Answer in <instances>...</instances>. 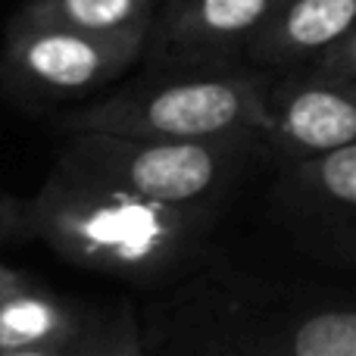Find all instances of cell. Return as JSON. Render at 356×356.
<instances>
[{"label":"cell","instance_id":"6da1fadb","mask_svg":"<svg viewBox=\"0 0 356 356\" xmlns=\"http://www.w3.org/2000/svg\"><path fill=\"white\" fill-rule=\"evenodd\" d=\"M219 209L172 207L56 156L29 197V234L60 259L131 284H166L197 266Z\"/></svg>","mask_w":356,"mask_h":356},{"label":"cell","instance_id":"7a4b0ae2","mask_svg":"<svg viewBox=\"0 0 356 356\" xmlns=\"http://www.w3.org/2000/svg\"><path fill=\"white\" fill-rule=\"evenodd\" d=\"M147 353L356 356V297L194 272L144 316Z\"/></svg>","mask_w":356,"mask_h":356},{"label":"cell","instance_id":"3957f363","mask_svg":"<svg viewBox=\"0 0 356 356\" xmlns=\"http://www.w3.org/2000/svg\"><path fill=\"white\" fill-rule=\"evenodd\" d=\"M266 88L269 72L253 63L138 66L104 94L63 110L56 129L125 138H266Z\"/></svg>","mask_w":356,"mask_h":356},{"label":"cell","instance_id":"277c9868","mask_svg":"<svg viewBox=\"0 0 356 356\" xmlns=\"http://www.w3.org/2000/svg\"><path fill=\"white\" fill-rule=\"evenodd\" d=\"M60 154L106 175L141 197L172 207H213L247 175L263 135L232 138H125L106 131H69Z\"/></svg>","mask_w":356,"mask_h":356},{"label":"cell","instance_id":"5b68a950","mask_svg":"<svg viewBox=\"0 0 356 356\" xmlns=\"http://www.w3.org/2000/svg\"><path fill=\"white\" fill-rule=\"evenodd\" d=\"M147 35H94L10 16L0 44V94L25 113L69 110L141 66Z\"/></svg>","mask_w":356,"mask_h":356},{"label":"cell","instance_id":"8992f818","mask_svg":"<svg viewBox=\"0 0 356 356\" xmlns=\"http://www.w3.org/2000/svg\"><path fill=\"white\" fill-rule=\"evenodd\" d=\"M131 303L60 294L44 282L0 303V356H144Z\"/></svg>","mask_w":356,"mask_h":356},{"label":"cell","instance_id":"52a82bcc","mask_svg":"<svg viewBox=\"0 0 356 356\" xmlns=\"http://www.w3.org/2000/svg\"><path fill=\"white\" fill-rule=\"evenodd\" d=\"M272 209L300 250L356 269V144L284 163Z\"/></svg>","mask_w":356,"mask_h":356},{"label":"cell","instance_id":"ba28073f","mask_svg":"<svg viewBox=\"0 0 356 356\" xmlns=\"http://www.w3.org/2000/svg\"><path fill=\"white\" fill-rule=\"evenodd\" d=\"M266 150L278 163H297L356 144L353 75L288 69L269 72L266 88Z\"/></svg>","mask_w":356,"mask_h":356},{"label":"cell","instance_id":"9c48e42d","mask_svg":"<svg viewBox=\"0 0 356 356\" xmlns=\"http://www.w3.org/2000/svg\"><path fill=\"white\" fill-rule=\"evenodd\" d=\"M284 0H163L147 31L141 66H232Z\"/></svg>","mask_w":356,"mask_h":356},{"label":"cell","instance_id":"30bf717a","mask_svg":"<svg viewBox=\"0 0 356 356\" xmlns=\"http://www.w3.org/2000/svg\"><path fill=\"white\" fill-rule=\"evenodd\" d=\"M356 25V0H284L247 50L266 72L313 66Z\"/></svg>","mask_w":356,"mask_h":356},{"label":"cell","instance_id":"8fae6325","mask_svg":"<svg viewBox=\"0 0 356 356\" xmlns=\"http://www.w3.org/2000/svg\"><path fill=\"white\" fill-rule=\"evenodd\" d=\"M163 0H22L13 16L94 35H147Z\"/></svg>","mask_w":356,"mask_h":356},{"label":"cell","instance_id":"7c38bea8","mask_svg":"<svg viewBox=\"0 0 356 356\" xmlns=\"http://www.w3.org/2000/svg\"><path fill=\"white\" fill-rule=\"evenodd\" d=\"M29 234V200H19L0 188V244L25 241Z\"/></svg>","mask_w":356,"mask_h":356},{"label":"cell","instance_id":"4fadbf2b","mask_svg":"<svg viewBox=\"0 0 356 356\" xmlns=\"http://www.w3.org/2000/svg\"><path fill=\"white\" fill-rule=\"evenodd\" d=\"M307 69V66H303ZM309 69H319V72H334V75H353L356 79V25L328 50L325 56L313 63Z\"/></svg>","mask_w":356,"mask_h":356},{"label":"cell","instance_id":"5bb4252c","mask_svg":"<svg viewBox=\"0 0 356 356\" xmlns=\"http://www.w3.org/2000/svg\"><path fill=\"white\" fill-rule=\"evenodd\" d=\"M35 282H41V278L25 272V269H19V266H10L6 259H0V303L10 300V297L19 294V291L31 288Z\"/></svg>","mask_w":356,"mask_h":356}]
</instances>
